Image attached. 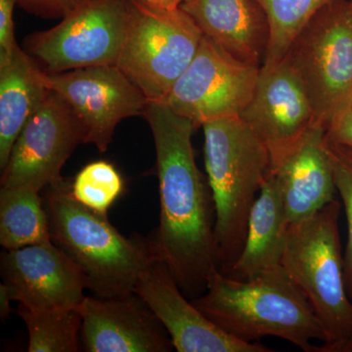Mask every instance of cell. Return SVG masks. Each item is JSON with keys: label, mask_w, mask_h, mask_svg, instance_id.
I'll return each instance as SVG.
<instances>
[{"label": "cell", "mask_w": 352, "mask_h": 352, "mask_svg": "<svg viewBox=\"0 0 352 352\" xmlns=\"http://www.w3.org/2000/svg\"><path fill=\"white\" fill-rule=\"evenodd\" d=\"M134 294L163 324L176 351H273L261 342H242L217 327L192 300L185 298L170 266L155 249L139 277Z\"/></svg>", "instance_id": "cell-13"}, {"label": "cell", "mask_w": 352, "mask_h": 352, "mask_svg": "<svg viewBox=\"0 0 352 352\" xmlns=\"http://www.w3.org/2000/svg\"><path fill=\"white\" fill-rule=\"evenodd\" d=\"M45 87L64 99L85 131V143L107 151L116 127L126 118L143 116L148 99L117 65L47 73Z\"/></svg>", "instance_id": "cell-10"}, {"label": "cell", "mask_w": 352, "mask_h": 352, "mask_svg": "<svg viewBox=\"0 0 352 352\" xmlns=\"http://www.w3.org/2000/svg\"><path fill=\"white\" fill-rule=\"evenodd\" d=\"M239 117L267 149L270 173L318 124L307 91L287 57L261 67L254 94Z\"/></svg>", "instance_id": "cell-12"}, {"label": "cell", "mask_w": 352, "mask_h": 352, "mask_svg": "<svg viewBox=\"0 0 352 352\" xmlns=\"http://www.w3.org/2000/svg\"><path fill=\"white\" fill-rule=\"evenodd\" d=\"M268 24V43L263 65L278 63L319 11L335 0H254Z\"/></svg>", "instance_id": "cell-21"}, {"label": "cell", "mask_w": 352, "mask_h": 352, "mask_svg": "<svg viewBox=\"0 0 352 352\" xmlns=\"http://www.w3.org/2000/svg\"><path fill=\"white\" fill-rule=\"evenodd\" d=\"M326 138L331 142L346 146L352 149V109L333 118L326 129Z\"/></svg>", "instance_id": "cell-27"}, {"label": "cell", "mask_w": 352, "mask_h": 352, "mask_svg": "<svg viewBox=\"0 0 352 352\" xmlns=\"http://www.w3.org/2000/svg\"><path fill=\"white\" fill-rule=\"evenodd\" d=\"M50 217L39 192L28 187L0 190V244L6 251L51 242Z\"/></svg>", "instance_id": "cell-20"}, {"label": "cell", "mask_w": 352, "mask_h": 352, "mask_svg": "<svg viewBox=\"0 0 352 352\" xmlns=\"http://www.w3.org/2000/svg\"><path fill=\"white\" fill-rule=\"evenodd\" d=\"M349 2H351V6H352V0H349Z\"/></svg>", "instance_id": "cell-31"}, {"label": "cell", "mask_w": 352, "mask_h": 352, "mask_svg": "<svg viewBox=\"0 0 352 352\" xmlns=\"http://www.w3.org/2000/svg\"><path fill=\"white\" fill-rule=\"evenodd\" d=\"M85 139L68 104L48 89L16 139L1 170V188L28 187L41 192L60 182L64 164Z\"/></svg>", "instance_id": "cell-11"}, {"label": "cell", "mask_w": 352, "mask_h": 352, "mask_svg": "<svg viewBox=\"0 0 352 352\" xmlns=\"http://www.w3.org/2000/svg\"><path fill=\"white\" fill-rule=\"evenodd\" d=\"M17 0H0V59L11 54L18 43L14 30V7Z\"/></svg>", "instance_id": "cell-26"}, {"label": "cell", "mask_w": 352, "mask_h": 352, "mask_svg": "<svg viewBox=\"0 0 352 352\" xmlns=\"http://www.w3.org/2000/svg\"><path fill=\"white\" fill-rule=\"evenodd\" d=\"M259 69L231 56L203 36L188 68L162 102L196 127L239 117L254 94Z\"/></svg>", "instance_id": "cell-9"}, {"label": "cell", "mask_w": 352, "mask_h": 352, "mask_svg": "<svg viewBox=\"0 0 352 352\" xmlns=\"http://www.w3.org/2000/svg\"><path fill=\"white\" fill-rule=\"evenodd\" d=\"M29 337L30 352H76L80 351L82 316L78 308L36 309L18 305Z\"/></svg>", "instance_id": "cell-22"}, {"label": "cell", "mask_w": 352, "mask_h": 352, "mask_svg": "<svg viewBox=\"0 0 352 352\" xmlns=\"http://www.w3.org/2000/svg\"><path fill=\"white\" fill-rule=\"evenodd\" d=\"M203 36L182 8L159 10L129 0L126 38L117 66L148 101L162 102L188 68Z\"/></svg>", "instance_id": "cell-6"}, {"label": "cell", "mask_w": 352, "mask_h": 352, "mask_svg": "<svg viewBox=\"0 0 352 352\" xmlns=\"http://www.w3.org/2000/svg\"><path fill=\"white\" fill-rule=\"evenodd\" d=\"M129 0H88L47 31L25 41L47 73L117 65L126 38Z\"/></svg>", "instance_id": "cell-8"}, {"label": "cell", "mask_w": 352, "mask_h": 352, "mask_svg": "<svg viewBox=\"0 0 352 352\" xmlns=\"http://www.w3.org/2000/svg\"><path fill=\"white\" fill-rule=\"evenodd\" d=\"M185 11L204 36L245 64L263 66L268 24L254 0H189Z\"/></svg>", "instance_id": "cell-17"}, {"label": "cell", "mask_w": 352, "mask_h": 352, "mask_svg": "<svg viewBox=\"0 0 352 352\" xmlns=\"http://www.w3.org/2000/svg\"><path fill=\"white\" fill-rule=\"evenodd\" d=\"M80 342L88 352H168L173 342L156 315L138 296H85Z\"/></svg>", "instance_id": "cell-15"}, {"label": "cell", "mask_w": 352, "mask_h": 352, "mask_svg": "<svg viewBox=\"0 0 352 352\" xmlns=\"http://www.w3.org/2000/svg\"><path fill=\"white\" fill-rule=\"evenodd\" d=\"M349 108L352 109V102H351V106H349Z\"/></svg>", "instance_id": "cell-30"}, {"label": "cell", "mask_w": 352, "mask_h": 352, "mask_svg": "<svg viewBox=\"0 0 352 352\" xmlns=\"http://www.w3.org/2000/svg\"><path fill=\"white\" fill-rule=\"evenodd\" d=\"M145 6L159 10H176L189 0H139Z\"/></svg>", "instance_id": "cell-29"}, {"label": "cell", "mask_w": 352, "mask_h": 352, "mask_svg": "<svg viewBox=\"0 0 352 352\" xmlns=\"http://www.w3.org/2000/svg\"><path fill=\"white\" fill-rule=\"evenodd\" d=\"M326 147L335 177L338 193L342 198L347 221V241L344 251V276L347 293L352 298V149L331 142L326 138Z\"/></svg>", "instance_id": "cell-24"}, {"label": "cell", "mask_w": 352, "mask_h": 352, "mask_svg": "<svg viewBox=\"0 0 352 352\" xmlns=\"http://www.w3.org/2000/svg\"><path fill=\"white\" fill-rule=\"evenodd\" d=\"M289 226L276 179L270 173L252 208L244 248L228 276L251 279L280 265Z\"/></svg>", "instance_id": "cell-18"}, {"label": "cell", "mask_w": 352, "mask_h": 352, "mask_svg": "<svg viewBox=\"0 0 352 352\" xmlns=\"http://www.w3.org/2000/svg\"><path fill=\"white\" fill-rule=\"evenodd\" d=\"M46 210L52 242L80 266L87 289L102 298L134 295L154 254L151 241L122 236L107 215L78 203L63 178L48 187Z\"/></svg>", "instance_id": "cell-4"}, {"label": "cell", "mask_w": 352, "mask_h": 352, "mask_svg": "<svg viewBox=\"0 0 352 352\" xmlns=\"http://www.w3.org/2000/svg\"><path fill=\"white\" fill-rule=\"evenodd\" d=\"M43 71L18 45L0 60V168L3 170L23 127L48 92Z\"/></svg>", "instance_id": "cell-19"}, {"label": "cell", "mask_w": 352, "mask_h": 352, "mask_svg": "<svg viewBox=\"0 0 352 352\" xmlns=\"http://www.w3.org/2000/svg\"><path fill=\"white\" fill-rule=\"evenodd\" d=\"M88 0H17L25 12L41 19H63Z\"/></svg>", "instance_id": "cell-25"}, {"label": "cell", "mask_w": 352, "mask_h": 352, "mask_svg": "<svg viewBox=\"0 0 352 352\" xmlns=\"http://www.w3.org/2000/svg\"><path fill=\"white\" fill-rule=\"evenodd\" d=\"M124 191V178L113 164L106 161L92 162L83 166L71 183L74 198L103 215L108 214Z\"/></svg>", "instance_id": "cell-23"}, {"label": "cell", "mask_w": 352, "mask_h": 352, "mask_svg": "<svg viewBox=\"0 0 352 352\" xmlns=\"http://www.w3.org/2000/svg\"><path fill=\"white\" fill-rule=\"evenodd\" d=\"M143 117L154 138L159 178L160 223L150 241L184 295L195 298L219 270L214 200L192 142L197 127L163 102L148 101Z\"/></svg>", "instance_id": "cell-1"}, {"label": "cell", "mask_w": 352, "mask_h": 352, "mask_svg": "<svg viewBox=\"0 0 352 352\" xmlns=\"http://www.w3.org/2000/svg\"><path fill=\"white\" fill-rule=\"evenodd\" d=\"M192 302L235 339L258 342L276 337L305 352H320L326 333L307 298L282 264L242 280L212 273Z\"/></svg>", "instance_id": "cell-2"}, {"label": "cell", "mask_w": 352, "mask_h": 352, "mask_svg": "<svg viewBox=\"0 0 352 352\" xmlns=\"http://www.w3.org/2000/svg\"><path fill=\"white\" fill-rule=\"evenodd\" d=\"M270 173L276 179L289 224L309 219L335 201L338 191L325 127H312L295 151Z\"/></svg>", "instance_id": "cell-16"}, {"label": "cell", "mask_w": 352, "mask_h": 352, "mask_svg": "<svg viewBox=\"0 0 352 352\" xmlns=\"http://www.w3.org/2000/svg\"><path fill=\"white\" fill-rule=\"evenodd\" d=\"M1 275L13 302L24 307L71 309L87 296L82 270L52 241L3 252Z\"/></svg>", "instance_id": "cell-14"}, {"label": "cell", "mask_w": 352, "mask_h": 352, "mask_svg": "<svg viewBox=\"0 0 352 352\" xmlns=\"http://www.w3.org/2000/svg\"><path fill=\"white\" fill-rule=\"evenodd\" d=\"M201 127L219 270L228 275L244 248L252 208L270 171V157L240 117L212 120Z\"/></svg>", "instance_id": "cell-3"}, {"label": "cell", "mask_w": 352, "mask_h": 352, "mask_svg": "<svg viewBox=\"0 0 352 352\" xmlns=\"http://www.w3.org/2000/svg\"><path fill=\"white\" fill-rule=\"evenodd\" d=\"M12 302L6 285L4 283L0 285V318L3 323H6L7 319H9L11 312H12V308H11Z\"/></svg>", "instance_id": "cell-28"}, {"label": "cell", "mask_w": 352, "mask_h": 352, "mask_svg": "<svg viewBox=\"0 0 352 352\" xmlns=\"http://www.w3.org/2000/svg\"><path fill=\"white\" fill-rule=\"evenodd\" d=\"M340 201L289 226L281 264L300 289L326 333L320 352H352V298L340 245Z\"/></svg>", "instance_id": "cell-5"}, {"label": "cell", "mask_w": 352, "mask_h": 352, "mask_svg": "<svg viewBox=\"0 0 352 352\" xmlns=\"http://www.w3.org/2000/svg\"><path fill=\"white\" fill-rule=\"evenodd\" d=\"M286 57L307 91L317 124L327 129L352 102L349 0H335L319 11L296 36Z\"/></svg>", "instance_id": "cell-7"}]
</instances>
